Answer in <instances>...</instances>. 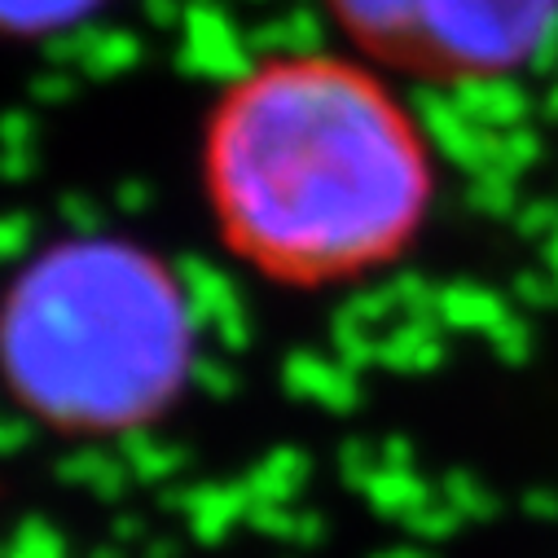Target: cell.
I'll list each match as a JSON object with an SVG mask.
<instances>
[{"instance_id": "4", "label": "cell", "mask_w": 558, "mask_h": 558, "mask_svg": "<svg viewBox=\"0 0 558 558\" xmlns=\"http://www.w3.org/2000/svg\"><path fill=\"white\" fill-rule=\"evenodd\" d=\"M106 5L110 0H0V36H19V40L58 36L88 23Z\"/></svg>"}, {"instance_id": "2", "label": "cell", "mask_w": 558, "mask_h": 558, "mask_svg": "<svg viewBox=\"0 0 558 558\" xmlns=\"http://www.w3.org/2000/svg\"><path fill=\"white\" fill-rule=\"evenodd\" d=\"M194 304L150 246L75 233L36 251L0 291V383L66 436H114L159 417L190 383Z\"/></svg>"}, {"instance_id": "3", "label": "cell", "mask_w": 558, "mask_h": 558, "mask_svg": "<svg viewBox=\"0 0 558 558\" xmlns=\"http://www.w3.org/2000/svg\"><path fill=\"white\" fill-rule=\"evenodd\" d=\"M378 66L427 84H493L527 71L558 32V0H326Z\"/></svg>"}, {"instance_id": "1", "label": "cell", "mask_w": 558, "mask_h": 558, "mask_svg": "<svg viewBox=\"0 0 558 558\" xmlns=\"http://www.w3.org/2000/svg\"><path fill=\"white\" fill-rule=\"evenodd\" d=\"M225 246L282 287L396 264L436 207V155L391 84L352 58L282 53L211 106L198 155Z\"/></svg>"}]
</instances>
